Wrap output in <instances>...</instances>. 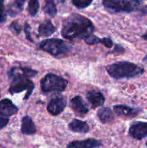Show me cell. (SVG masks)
<instances>
[{
    "mask_svg": "<svg viewBox=\"0 0 147 148\" xmlns=\"http://www.w3.org/2000/svg\"><path fill=\"white\" fill-rule=\"evenodd\" d=\"M69 127L70 130L76 133L85 134L89 131V125L86 124V122L81 121L77 119H74L72 120L71 122L69 124Z\"/></svg>",
    "mask_w": 147,
    "mask_h": 148,
    "instance_id": "obj_17",
    "label": "cell"
},
{
    "mask_svg": "<svg viewBox=\"0 0 147 148\" xmlns=\"http://www.w3.org/2000/svg\"><path fill=\"white\" fill-rule=\"evenodd\" d=\"M35 88V84L29 79H21L12 82L10 86V92L11 94H15L21 92L24 90H27V93L24 95V100L28 99L32 94L33 89Z\"/></svg>",
    "mask_w": 147,
    "mask_h": 148,
    "instance_id": "obj_6",
    "label": "cell"
},
{
    "mask_svg": "<svg viewBox=\"0 0 147 148\" xmlns=\"http://www.w3.org/2000/svg\"><path fill=\"white\" fill-rule=\"evenodd\" d=\"M142 38H144V39H145L146 40H147V33H146L145 34L143 35Z\"/></svg>",
    "mask_w": 147,
    "mask_h": 148,
    "instance_id": "obj_30",
    "label": "cell"
},
{
    "mask_svg": "<svg viewBox=\"0 0 147 148\" xmlns=\"http://www.w3.org/2000/svg\"><path fill=\"white\" fill-rule=\"evenodd\" d=\"M36 132L35 125L34 122L28 116H25L22 119L21 132L26 135H32Z\"/></svg>",
    "mask_w": 147,
    "mask_h": 148,
    "instance_id": "obj_16",
    "label": "cell"
},
{
    "mask_svg": "<svg viewBox=\"0 0 147 148\" xmlns=\"http://www.w3.org/2000/svg\"><path fill=\"white\" fill-rule=\"evenodd\" d=\"M142 12L144 14H147V6H146L144 8L142 9Z\"/></svg>",
    "mask_w": 147,
    "mask_h": 148,
    "instance_id": "obj_29",
    "label": "cell"
},
{
    "mask_svg": "<svg viewBox=\"0 0 147 148\" xmlns=\"http://www.w3.org/2000/svg\"><path fill=\"white\" fill-rule=\"evenodd\" d=\"M26 0H15V6L19 11H22L23 6Z\"/></svg>",
    "mask_w": 147,
    "mask_h": 148,
    "instance_id": "obj_26",
    "label": "cell"
},
{
    "mask_svg": "<svg viewBox=\"0 0 147 148\" xmlns=\"http://www.w3.org/2000/svg\"><path fill=\"white\" fill-rule=\"evenodd\" d=\"M124 51V49L122 47V46H117L116 47H115V49H114L113 51H112V53H116V52H118V53H122V52H123Z\"/></svg>",
    "mask_w": 147,
    "mask_h": 148,
    "instance_id": "obj_28",
    "label": "cell"
},
{
    "mask_svg": "<svg viewBox=\"0 0 147 148\" xmlns=\"http://www.w3.org/2000/svg\"><path fill=\"white\" fill-rule=\"evenodd\" d=\"M72 4L79 9H84L89 7L93 0H71Z\"/></svg>",
    "mask_w": 147,
    "mask_h": 148,
    "instance_id": "obj_21",
    "label": "cell"
},
{
    "mask_svg": "<svg viewBox=\"0 0 147 148\" xmlns=\"http://www.w3.org/2000/svg\"><path fill=\"white\" fill-rule=\"evenodd\" d=\"M143 0H103L102 4L106 8L115 12H131L136 11L142 4Z\"/></svg>",
    "mask_w": 147,
    "mask_h": 148,
    "instance_id": "obj_4",
    "label": "cell"
},
{
    "mask_svg": "<svg viewBox=\"0 0 147 148\" xmlns=\"http://www.w3.org/2000/svg\"><path fill=\"white\" fill-rule=\"evenodd\" d=\"M102 44L105 45L107 48H112L113 46V42H112V39L110 38H103Z\"/></svg>",
    "mask_w": 147,
    "mask_h": 148,
    "instance_id": "obj_25",
    "label": "cell"
},
{
    "mask_svg": "<svg viewBox=\"0 0 147 148\" xmlns=\"http://www.w3.org/2000/svg\"><path fill=\"white\" fill-rule=\"evenodd\" d=\"M102 145L100 141L93 138H89L85 140H76L69 143L66 148H95Z\"/></svg>",
    "mask_w": 147,
    "mask_h": 148,
    "instance_id": "obj_12",
    "label": "cell"
},
{
    "mask_svg": "<svg viewBox=\"0 0 147 148\" xmlns=\"http://www.w3.org/2000/svg\"><path fill=\"white\" fill-rule=\"evenodd\" d=\"M129 134L135 140H141L147 136V122L135 121L129 128Z\"/></svg>",
    "mask_w": 147,
    "mask_h": 148,
    "instance_id": "obj_9",
    "label": "cell"
},
{
    "mask_svg": "<svg viewBox=\"0 0 147 148\" xmlns=\"http://www.w3.org/2000/svg\"><path fill=\"white\" fill-rule=\"evenodd\" d=\"M115 112L120 116L126 117V118H133L136 116L139 113V110L137 108H131L124 105H115L113 106Z\"/></svg>",
    "mask_w": 147,
    "mask_h": 148,
    "instance_id": "obj_13",
    "label": "cell"
},
{
    "mask_svg": "<svg viewBox=\"0 0 147 148\" xmlns=\"http://www.w3.org/2000/svg\"><path fill=\"white\" fill-rule=\"evenodd\" d=\"M18 112V108L10 99H3L0 101V115L3 117L12 116Z\"/></svg>",
    "mask_w": 147,
    "mask_h": 148,
    "instance_id": "obj_11",
    "label": "cell"
},
{
    "mask_svg": "<svg viewBox=\"0 0 147 148\" xmlns=\"http://www.w3.org/2000/svg\"><path fill=\"white\" fill-rule=\"evenodd\" d=\"M97 116L101 122L105 124L114 119V114L112 110L108 107H103L97 111Z\"/></svg>",
    "mask_w": 147,
    "mask_h": 148,
    "instance_id": "obj_18",
    "label": "cell"
},
{
    "mask_svg": "<svg viewBox=\"0 0 147 148\" xmlns=\"http://www.w3.org/2000/svg\"><path fill=\"white\" fill-rule=\"evenodd\" d=\"M37 74V71L27 67H13L9 71V78L12 82L21 79H30Z\"/></svg>",
    "mask_w": 147,
    "mask_h": 148,
    "instance_id": "obj_7",
    "label": "cell"
},
{
    "mask_svg": "<svg viewBox=\"0 0 147 148\" xmlns=\"http://www.w3.org/2000/svg\"><path fill=\"white\" fill-rule=\"evenodd\" d=\"M66 106V102L63 96L61 95H56L51 98L48 104V111L53 116L60 114Z\"/></svg>",
    "mask_w": 147,
    "mask_h": 148,
    "instance_id": "obj_8",
    "label": "cell"
},
{
    "mask_svg": "<svg viewBox=\"0 0 147 148\" xmlns=\"http://www.w3.org/2000/svg\"><path fill=\"white\" fill-rule=\"evenodd\" d=\"M7 14L4 10V0H0V23H3L6 20Z\"/></svg>",
    "mask_w": 147,
    "mask_h": 148,
    "instance_id": "obj_23",
    "label": "cell"
},
{
    "mask_svg": "<svg viewBox=\"0 0 147 148\" xmlns=\"http://www.w3.org/2000/svg\"><path fill=\"white\" fill-rule=\"evenodd\" d=\"M9 123V119L6 117H0V130L5 127Z\"/></svg>",
    "mask_w": 147,
    "mask_h": 148,
    "instance_id": "obj_27",
    "label": "cell"
},
{
    "mask_svg": "<svg viewBox=\"0 0 147 148\" xmlns=\"http://www.w3.org/2000/svg\"><path fill=\"white\" fill-rule=\"evenodd\" d=\"M30 25H29L28 23H26L25 24H24V33H25V34H26V38H27V40H29L30 41L33 42V38H32V37L30 36Z\"/></svg>",
    "mask_w": 147,
    "mask_h": 148,
    "instance_id": "obj_24",
    "label": "cell"
},
{
    "mask_svg": "<svg viewBox=\"0 0 147 148\" xmlns=\"http://www.w3.org/2000/svg\"><path fill=\"white\" fill-rule=\"evenodd\" d=\"M56 28L50 20H46L38 27V36L40 37H48L55 33Z\"/></svg>",
    "mask_w": 147,
    "mask_h": 148,
    "instance_id": "obj_15",
    "label": "cell"
},
{
    "mask_svg": "<svg viewBox=\"0 0 147 148\" xmlns=\"http://www.w3.org/2000/svg\"><path fill=\"white\" fill-rule=\"evenodd\" d=\"M10 29L13 33L16 35H19L21 33L22 26L20 25V24L17 21H14L10 25Z\"/></svg>",
    "mask_w": 147,
    "mask_h": 148,
    "instance_id": "obj_22",
    "label": "cell"
},
{
    "mask_svg": "<svg viewBox=\"0 0 147 148\" xmlns=\"http://www.w3.org/2000/svg\"><path fill=\"white\" fill-rule=\"evenodd\" d=\"M108 75L114 79L133 78L142 75L144 68L128 62H118L108 65L106 67Z\"/></svg>",
    "mask_w": 147,
    "mask_h": 148,
    "instance_id": "obj_2",
    "label": "cell"
},
{
    "mask_svg": "<svg viewBox=\"0 0 147 148\" xmlns=\"http://www.w3.org/2000/svg\"><path fill=\"white\" fill-rule=\"evenodd\" d=\"M43 11L46 14H48L50 17H54L57 14V8H56L55 0H46Z\"/></svg>",
    "mask_w": 147,
    "mask_h": 148,
    "instance_id": "obj_19",
    "label": "cell"
},
{
    "mask_svg": "<svg viewBox=\"0 0 147 148\" xmlns=\"http://www.w3.org/2000/svg\"><path fill=\"white\" fill-rule=\"evenodd\" d=\"M39 7H40V4H39L38 0H30L28 3V7H27V11L32 17H34L38 12Z\"/></svg>",
    "mask_w": 147,
    "mask_h": 148,
    "instance_id": "obj_20",
    "label": "cell"
},
{
    "mask_svg": "<svg viewBox=\"0 0 147 148\" xmlns=\"http://www.w3.org/2000/svg\"><path fill=\"white\" fill-rule=\"evenodd\" d=\"M95 26L89 19L79 14H72L62 23L61 36L64 38L86 39L93 35Z\"/></svg>",
    "mask_w": 147,
    "mask_h": 148,
    "instance_id": "obj_1",
    "label": "cell"
},
{
    "mask_svg": "<svg viewBox=\"0 0 147 148\" xmlns=\"http://www.w3.org/2000/svg\"><path fill=\"white\" fill-rule=\"evenodd\" d=\"M70 107L78 116L86 115L89 112V107L81 96H75L70 101Z\"/></svg>",
    "mask_w": 147,
    "mask_h": 148,
    "instance_id": "obj_10",
    "label": "cell"
},
{
    "mask_svg": "<svg viewBox=\"0 0 147 148\" xmlns=\"http://www.w3.org/2000/svg\"><path fill=\"white\" fill-rule=\"evenodd\" d=\"M38 48L54 56L64 54L70 51L69 45L63 40L59 38L46 39L40 42Z\"/></svg>",
    "mask_w": 147,
    "mask_h": 148,
    "instance_id": "obj_5",
    "label": "cell"
},
{
    "mask_svg": "<svg viewBox=\"0 0 147 148\" xmlns=\"http://www.w3.org/2000/svg\"><path fill=\"white\" fill-rule=\"evenodd\" d=\"M86 98L88 101L91 103L92 108H97V107L101 106L105 103V97L102 93L99 91L91 90L86 93Z\"/></svg>",
    "mask_w": 147,
    "mask_h": 148,
    "instance_id": "obj_14",
    "label": "cell"
},
{
    "mask_svg": "<svg viewBox=\"0 0 147 148\" xmlns=\"http://www.w3.org/2000/svg\"><path fill=\"white\" fill-rule=\"evenodd\" d=\"M68 81L64 78L49 73L40 80V86L44 92H62L65 90L68 85Z\"/></svg>",
    "mask_w": 147,
    "mask_h": 148,
    "instance_id": "obj_3",
    "label": "cell"
},
{
    "mask_svg": "<svg viewBox=\"0 0 147 148\" xmlns=\"http://www.w3.org/2000/svg\"><path fill=\"white\" fill-rule=\"evenodd\" d=\"M146 147H147V142H146Z\"/></svg>",
    "mask_w": 147,
    "mask_h": 148,
    "instance_id": "obj_31",
    "label": "cell"
}]
</instances>
